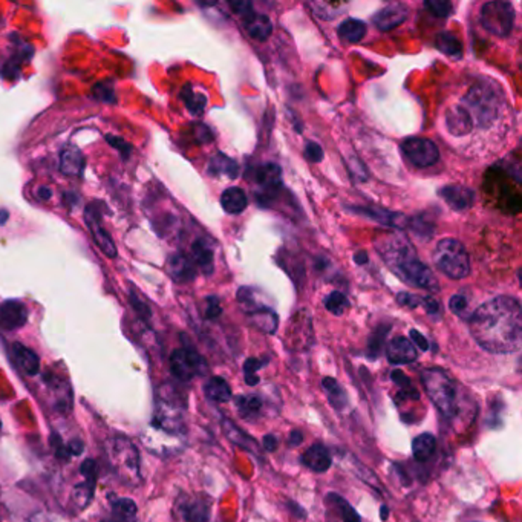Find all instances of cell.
Returning a JSON list of instances; mask_svg holds the SVG:
<instances>
[{"label": "cell", "mask_w": 522, "mask_h": 522, "mask_svg": "<svg viewBox=\"0 0 522 522\" xmlns=\"http://www.w3.org/2000/svg\"><path fill=\"white\" fill-rule=\"evenodd\" d=\"M94 485H95V481L92 480H85L82 484L77 485L74 499L78 507L89 506V502L92 501V497H94Z\"/></svg>", "instance_id": "cell-38"}, {"label": "cell", "mask_w": 522, "mask_h": 522, "mask_svg": "<svg viewBox=\"0 0 522 522\" xmlns=\"http://www.w3.org/2000/svg\"><path fill=\"white\" fill-rule=\"evenodd\" d=\"M104 522H109V521H104Z\"/></svg>", "instance_id": "cell-63"}, {"label": "cell", "mask_w": 522, "mask_h": 522, "mask_svg": "<svg viewBox=\"0 0 522 522\" xmlns=\"http://www.w3.org/2000/svg\"><path fill=\"white\" fill-rule=\"evenodd\" d=\"M112 513L113 518L118 522H137V504L132 499H113L112 501Z\"/></svg>", "instance_id": "cell-33"}, {"label": "cell", "mask_w": 522, "mask_h": 522, "mask_svg": "<svg viewBox=\"0 0 522 522\" xmlns=\"http://www.w3.org/2000/svg\"><path fill=\"white\" fill-rule=\"evenodd\" d=\"M197 137L199 139V143H209V141L213 139V135L207 126L204 125H198L197 126Z\"/></svg>", "instance_id": "cell-55"}, {"label": "cell", "mask_w": 522, "mask_h": 522, "mask_svg": "<svg viewBox=\"0 0 522 522\" xmlns=\"http://www.w3.org/2000/svg\"><path fill=\"white\" fill-rule=\"evenodd\" d=\"M192 262L198 265V268L210 276L215 270V249L209 239L199 237L192 245Z\"/></svg>", "instance_id": "cell-16"}, {"label": "cell", "mask_w": 522, "mask_h": 522, "mask_svg": "<svg viewBox=\"0 0 522 522\" xmlns=\"http://www.w3.org/2000/svg\"><path fill=\"white\" fill-rule=\"evenodd\" d=\"M83 449H85V445L80 440H73L69 445H66L68 456H74V455L78 456L80 454L83 452Z\"/></svg>", "instance_id": "cell-54"}, {"label": "cell", "mask_w": 522, "mask_h": 522, "mask_svg": "<svg viewBox=\"0 0 522 522\" xmlns=\"http://www.w3.org/2000/svg\"><path fill=\"white\" fill-rule=\"evenodd\" d=\"M449 308H450V311L456 316H466L467 309H468V300L463 294H455L450 297Z\"/></svg>", "instance_id": "cell-46"}, {"label": "cell", "mask_w": 522, "mask_h": 522, "mask_svg": "<svg viewBox=\"0 0 522 522\" xmlns=\"http://www.w3.org/2000/svg\"><path fill=\"white\" fill-rule=\"evenodd\" d=\"M254 181L259 184V187L263 190L265 197H270V193H274L282 184V173L280 167L278 164L267 163L254 170Z\"/></svg>", "instance_id": "cell-18"}, {"label": "cell", "mask_w": 522, "mask_h": 522, "mask_svg": "<svg viewBox=\"0 0 522 522\" xmlns=\"http://www.w3.org/2000/svg\"><path fill=\"white\" fill-rule=\"evenodd\" d=\"M435 45L445 56L450 58L459 60L463 57V43L452 32H440L435 39Z\"/></svg>", "instance_id": "cell-30"}, {"label": "cell", "mask_w": 522, "mask_h": 522, "mask_svg": "<svg viewBox=\"0 0 522 522\" xmlns=\"http://www.w3.org/2000/svg\"><path fill=\"white\" fill-rule=\"evenodd\" d=\"M239 415L245 420H256L262 414L263 402L258 395H239L235 398Z\"/></svg>", "instance_id": "cell-29"}, {"label": "cell", "mask_w": 522, "mask_h": 522, "mask_svg": "<svg viewBox=\"0 0 522 522\" xmlns=\"http://www.w3.org/2000/svg\"><path fill=\"white\" fill-rule=\"evenodd\" d=\"M509 123V103L499 85L483 80L467 89L456 104L449 106L445 125L450 137L498 134Z\"/></svg>", "instance_id": "cell-1"}, {"label": "cell", "mask_w": 522, "mask_h": 522, "mask_svg": "<svg viewBox=\"0 0 522 522\" xmlns=\"http://www.w3.org/2000/svg\"><path fill=\"white\" fill-rule=\"evenodd\" d=\"M184 409L185 404L181 395L167 385L163 386L156 395L152 428L172 435H182Z\"/></svg>", "instance_id": "cell-5"}, {"label": "cell", "mask_w": 522, "mask_h": 522, "mask_svg": "<svg viewBox=\"0 0 522 522\" xmlns=\"http://www.w3.org/2000/svg\"><path fill=\"white\" fill-rule=\"evenodd\" d=\"M397 302L403 305V306L417 308L423 304V297H420L417 294H411V293H398L397 294Z\"/></svg>", "instance_id": "cell-49"}, {"label": "cell", "mask_w": 522, "mask_h": 522, "mask_svg": "<svg viewBox=\"0 0 522 522\" xmlns=\"http://www.w3.org/2000/svg\"><path fill=\"white\" fill-rule=\"evenodd\" d=\"M313 8L316 15L321 17L323 20H333L342 14L348 8V4L344 2H313L309 5Z\"/></svg>", "instance_id": "cell-35"}, {"label": "cell", "mask_w": 522, "mask_h": 522, "mask_svg": "<svg viewBox=\"0 0 522 522\" xmlns=\"http://www.w3.org/2000/svg\"><path fill=\"white\" fill-rule=\"evenodd\" d=\"M244 26L250 37L254 40H259V42L267 40L273 31V23L270 20V17L265 14H258V13H251L249 15H245Z\"/></svg>", "instance_id": "cell-21"}, {"label": "cell", "mask_w": 522, "mask_h": 522, "mask_svg": "<svg viewBox=\"0 0 522 522\" xmlns=\"http://www.w3.org/2000/svg\"><path fill=\"white\" fill-rule=\"evenodd\" d=\"M206 317L209 318V321H213V318L219 317L220 313H223V308H220V304H219V299L216 296H210L206 299Z\"/></svg>", "instance_id": "cell-48"}, {"label": "cell", "mask_w": 522, "mask_h": 522, "mask_svg": "<svg viewBox=\"0 0 522 522\" xmlns=\"http://www.w3.org/2000/svg\"><path fill=\"white\" fill-rule=\"evenodd\" d=\"M85 167V159L82 152L77 147H65L61 150L60 154V172L69 175V176H75L80 175Z\"/></svg>", "instance_id": "cell-24"}, {"label": "cell", "mask_w": 522, "mask_h": 522, "mask_svg": "<svg viewBox=\"0 0 522 522\" xmlns=\"http://www.w3.org/2000/svg\"><path fill=\"white\" fill-rule=\"evenodd\" d=\"M421 305L424 306V309H426V313L429 316H432V317H437V316L441 314V305H440L438 300H435V299H432L429 296L428 297H423V304Z\"/></svg>", "instance_id": "cell-50"}, {"label": "cell", "mask_w": 522, "mask_h": 522, "mask_svg": "<svg viewBox=\"0 0 522 522\" xmlns=\"http://www.w3.org/2000/svg\"><path fill=\"white\" fill-rule=\"evenodd\" d=\"M323 389L326 395H328L330 404L335 411H344L349 406V398L347 391H344L343 386L337 382V380L333 377H326L323 378Z\"/></svg>", "instance_id": "cell-26"}, {"label": "cell", "mask_w": 522, "mask_h": 522, "mask_svg": "<svg viewBox=\"0 0 522 522\" xmlns=\"http://www.w3.org/2000/svg\"><path fill=\"white\" fill-rule=\"evenodd\" d=\"M424 8H428L432 14L438 17H449L454 11V5L447 0H428L424 2Z\"/></svg>", "instance_id": "cell-42"}, {"label": "cell", "mask_w": 522, "mask_h": 522, "mask_svg": "<svg viewBox=\"0 0 522 522\" xmlns=\"http://www.w3.org/2000/svg\"><path fill=\"white\" fill-rule=\"evenodd\" d=\"M471 333L475 342L493 354H509L521 348L522 314L516 299L493 297L478 306L471 316Z\"/></svg>", "instance_id": "cell-2"}, {"label": "cell", "mask_w": 522, "mask_h": 522, "mask_svg": "<svg viewBox=\"0 0 522 522\" xmlns=\"http://www.w3.org/2000/svg\"><path fill=\"white\" fill-rule=\"evenodd\" d=\"M220 206L228 215H239L249 206V198L241 187H228L220 197Z\"/></svg>", "instance_id": "cell-23"}, {"label": "cell", "mask_w": 522, "mask_h": 522, "mask_svg": "<svg viewBox=\"0 0 522 522\" xmlns=\"http://www.w3.org/2000/svg\"><path fill=\"white\" fill-rule=\"evenodd\" d=\"M92 94H94L97 100L103 101V103H115V101H117V100H115V87L111 82L97 83L94 86Z\"/></svg>", "instance_id": "cell-40"}, {"label": "cell", "mask_w": 522, "mask_h": 522, "mask_svg": "<svg viewBox=\"0 0 522 522\" xmlns=\"http://www.w3.org/2000/svg\"><path fill=\"white\" fill-rule=\"evenodd\" d=\"M170 371L181 382H189L207 373V361L193 348H180L172 352Z\"/></svg>", "instance_id": "cell-9"}, {"label": "cell", "mask_w": 522, "mask_h": 522, "mask_svg": "<svg viewBox=\"0 0 522 522\" xmlns=\"http://www.w3.org/2000/svg\"><path fill=\"white\" fill-rule=\"evenodd\" d=\"M251 323L256 326V328L261 330L262 333L267 334H274L278 330V314L270 309L268 306H259L254 311L249 313Z\"/></svg>", "instance_id": "cell-27"}, {"label": "cell", "mask_w": 522, "mask_h": 522, "mask_svg": "<svg viewBox=\"0 0 522 522\" xmlns=\"http://www.w3.org/2000/svg\"><path fill=\"white\" fill-rule=\"evenodd\" d=\"M130 304H132V306H134L135 313L141 318H143V321H147V318H150V314H152V313H150V306L144 302L143 297L139 296L137 290L130 291Z\"/></svg>", "instance_id": "cell-43"}, {"label": "cell", "mask_w": 522, "mask_h": 522, "mask_svg": "<svg viewBox=\"0 0 522 522\" xmlns=\"http://www.w3.org/2000/svg\"><path fill=\"white\" fill-rule=\"evenodd\" d=\"M207 170L211 176H225V178L235 180L239 175V166L235 159L228 158L224 154H218L210 159Z\"/></svg>", "instance_id": "cell-25"}, {"label": "cell", "mask_w": 522, "mask_h": 522, "mask_svg": "<svg viewBox=\"0 0 522 522\" xmlns=\"http://www.w3.org/2000/svg\"><path fill=\"white\" fill-rule=\"evenodd\" d=\"M13 356L15 359V363L19 366L25 374L31 377L37 375L40 371V360L39 356L28 347H25L22 343H14L13 344Z\"/></svg>", "instance_id": "cell-22"}, {"label": "cell", "mask_w": 522, "mask_h": 522, "mask_svg": "<svg viewBox=\"0 0 522 522\" xmlns=\"http://www.w3.org/2000/svg\"><path fill=\"white\" fill-rule=\"evenodd\" d=\"M100 202H92L89 207H86V224L89 227L94 241L97 247L108 256V258L113 259L117 258V247H115L112 237L109 233L106 232V228L101 225V209Z\"/></svg>", "instance_id": "cell-11"}, {"label": "cell", "mask_w": 522, "mask_h": 522, "mask_svg": "<svg viewBox=\"0 0 522 522\" xmlns=\"http://www.w3.org/2000/svg\"><path fill=\"white\" fill-rule=\"evenodd\" d=\"M352 211H356L359 215H363L366 218L375 219L378 223H382L387 227L394 228H404L408 225V218L397 211H389L380 207H352Z\"/></svg>", "instance_id": "cell-19"}, {"label": "cell", "mask_w": 522, "mask_h": 522, "mask_svg": "<svg viewBox=\"0 0 522 522\" xmlns=\"http://www.w3.org/2000/svg\"><path fill=\"white\" fill-rule=\"evenodd\" d=\"M8 218H10V211L6 209H0V225H5Z\"/></svg>", "instance_id": "cell-60"}, {"label": "cell", "mask_w": 522, "mask_h": 522, "mask_svg": "<svg viewBox=\"0 0 522 522\" xmlns=\"http://www.w3.org/2000/svg\"><path fill=\"white\" fill-rule=\"evenodd\" d=\"M304 155H305L308 161H311V163H321L323 156H325L323 149L321 147V144L314 143V141H308V143L305 144Z\"/></svg>", "instance_id": "cell-44"}, {"label": "cell", "mask_w": 522, "mask_h": 522, "mask_svg": "<svg viewBox=\"0 0 522 522\" xmlns=\"http://www.w3.org/2000/svg\"><path fill=\"white\" fill-rule=\"evenodd\" d=\"M408 19V8L402 4H391L374 15V23L380 31H391Z\"/></svg>", "instance_id": "cell-15"}, {"label": "cell", "mask_w": 522, "mask_h": 522, "mask_svg": "<svg viewBox=\"0 0 522 522\" xmlns=\"http://www.w3.org/2000/svg\"><path fill=\"white\" fill-rule=\"evenodd\" d=\"M0 430H2V421H0Z\"/></svg>", "instance_id": "cell-62"}, {"label": "cell", "mask_w": 522, "mask_h": 522, "mask_svg": "<svg viewBox=\"0 0 522 522\" xmlns=\"http://www.w3.org/2000/svg\"><path fill=\"white\" fill-rule=\"evenodd\" d=\"M386 513H387V515H389V511H387V507H382V519L383 521H386Z\"/></svg>", "instance_id": "cell-61"}, {"label": "cell", "mask_w": 522, "mask_h": 522, "mask_svg": "<svg viewBox=\"0 0 522 522\" xmlns=\"http://www.w3.org/2000/svg\"><path fill=\"white\" fill-rule=\"evenodd\" d=\"M167 271H169L170 278L184 284V282H192L197 278V270H194V263L190 258L182 253H173L169 261H167Z\"/></svg>", "instance_id": "cell-17"}, {"label": "cell", "mask_w": 522, "mask_h": 522, "mask_svg": "<svg viewBox=\"0 0 522 522\" xmlns=\"http://www.w3.org/2000/svg\"><path fill=\"white\" fill-rule=\"evenodd\" d=\"M433 263L450 279H464L471 274V259L464 245L454 237L441 239L433 250Z\"/></svg>", "instance_id": "cell-6"}, {"label": "cell", "mask_w": 522, "mask_h": 522, "mask_svg": "<svg viewBox=\"0 0 522 522\" xmlns=\"http://www.w3.org/2000/svg\"><path fill=\"white\" fill-rule=\"evenodd\" d=\"M354 261H356V263H359V265L366 263L368 262V253L363 251V250L357 251L356 254H354Z\"/></svg>", "instance_id": "cell-59"}, {"label": "cell", "mask_w": 522, "mask_h": 522, "mask_svg": "<svg viewBox=\"0 0 522 522\" xmlns=\"http://www.w3.org/2000/svg\"><path fill=\"white\" fill-rule=\"evenodd\" d=\"M389 330V328H387ZM386 328L385 330H377L374 333L373 337H371L369 340V344H368V351H369V356L371 357H377L380 349H382L383 347V342H385V335H386Z\"/></svg>", "instance_id": "cell-45"}, {"label": "cell", "mask_w": 522, "mask_h": 522, "mask_svg": "<svg viewBox=\"0 0 522 522\" xmlns=\"http://www.w3.org/2000/svg\"><path fill=\"white\" fill-rule=\"evenodd\" d=\"M325 308L334 316H343L348 311L349 300L340 291H333V293L325 297Z\"/></svg>", "instance_id": "cell-36"}, {"label": "cell", "mask_w": 522, "mask_h": 522, "mask_svg": "<svg viewBox=\"0 0 522 522\" xmlns=\"http://www.w3.org/2000/svg\"><path fill=\"white\" fill-rule=\"evenodd\" d=\"M408 224L411 230H414V233L417 235L420 239H430L433 235V224L428 223L426 219L415 218V219L408 220Z\"/></svg>", "instance_id": "cell-41"}, {"label": "cell", "mask_w": 522, "mask_h": 522, "mask_svg": "<svg viewBox=\"0 0 522 522\" xmlns=\"http://www.w3.org/2000/svg\"><path fill=\"white\" fill-rule=\"evenodd\" d=\"M181 99L185 103V108H187L189 112L194 115V117H199V115H202V112H204L206 104H207L206 95L194 92L192 86H184V89L181 92Z\"/></svg>", "instance_id": "cell-34"}, {"label": "cell", "mask_w": 522, "mask_h": 522, "mask_svg": "<svg viewBox=\"0 0 522 522\" xmlns=\"http://www.w3.org/2000/svg\"><path fill=\"white\" fill-rule=\"evenodd\" d=\"M386 357L392 365H408L417 360L418 352L409 339L395 337L387 343Z\"/></svg>", "instance_id": "cell-14"}, {"label": "cell", "mask_w": 522, "mask_h": 522, "mask_svg": "<svg viewBox=\"0 0 522 522\" xmlns=\"http://www.w3.org/2000/svg\"><path fill=\"white\" fill-rule=\"evenodd\" d=\"M207 522H210V521H207Z\"/></svg>", "instance_id": "cell-64"}, {"label": "cell", "mask_w": 522, "mask_h": 522, "mask_svg": "<svg viewBox=\"0 0 522 522\" xmlns=\"http://www.w3.org/2000/svg\"><path fill=\"white\" fill-rule=\"evenodd\" d=\"M302 441H304V435H302V432H299V430H293V432H291V433H290V438H288V443H290V446L297 447L299 445H302Z\"/></svg>", "instance_id": "cell-56"}, {"label": "cell", "mask_w": 522, "mask_h": 522, "mask_svg": "<svg viewBox=\"0 0 522 522\" xmlns=\"http://www.w3.org/2000/svg\"><path fill=\"white\" fill-rule=\"evenodd\" d=\"M409 335H411V342L414 343V347H415V344H417V347L421 351H428L429 349V342H428V339L424 337L423 334H420L417 330H412L409 333Z\"/></svg>", "instance_id": "cell-51"}, {"label": "cell", "mask_w": 522, "mask_h": 522, "mask_svg": "<svg viewBox=\"0 0 522 522\" xmlns=\"http://www.w3.org/2000/svg\"><path fill=\"white\" fill-rule=\"evenodd\" d=\"M204 394L209 400L215 403H227L232 400V387L225 382L223 377H213L210 378L204 386Z\"/></svg>", "instance_id": "cell-28"}, {"label": "cell", "mask_w": 522, "mask_h": 522, "mask_svg": "<svg viewBox=\"0 0 522 522\" xmlns=\"http://www.w3.org/2000/svg\"><path fill=\"white\" fill-rule=\"evenodd\" d=\"M330 501L334 504L335 507H337V511L340 513V518L343 522H361L359 513L354 510L351 504L344 498H342L340 495L331 493Z\"/></svg>", "instance_id": "cell-37"}, {"label": "cell", "mask_w": 522, "mask_h": 522, "mask_svg": "<svg viewBox=\"0 0 522 522\" xmlns=\"http://www.w3.org/2000/svg\"><path fill=\"white\" fill-rule=\"evenodd\" d=\"M230 6L233 8V11L236 14H241V15H249L251 14L253 11V5L250 2H230Z\"/></svg>", "instance_id": "cell-52"}, {"label": "cell", "mask_w": 522, "mask_h": 522, "mask_svg": "<svg viewBox=\"0 0 522 522\" xmlns=\"http://www.w3.org/2000/svg\"><path fill=\"white\" fill-rule=\"evenodd\" d=\"M377 251L398 278L408 285L435 293L440 290L435 274L426 263L418 259L408 237L403 235H387L377 242Z\"/></svg>", "instance_id": "cell-3"}, {"label": "cell", "mask_w": 522, "mask_h": 522, "mask_svg": "<svg viewBox=\"0 0 522 522\" xmlns=\"http://www.w3.org/2000/svg\"><path fill=\"white\" fill-rule=\"evenodd\" d=\"M402 150L406 158H408L415 167H418V169H424V167L437 164L440 159V150L437 144L428 138L404 139L402 144Z\"/></svg>", "instance_id": "cell-10"}, {"label": "cell", "mask_w": 522, "mask_h": 522, "mask_svg": "<svg viewBox=\"0 0 522 522\" xmlns=\"http://www.w3.org/2000/svg\"><path fill=\"white\" fill-rule=\"evenodd\" d=\"M392 380H394V382H395L398 386H400L402 389H406V391H411V389H414V387H411L409 378L406 377V375L402 373V371H394V373H392Z\"/></svg>", "instance_id": "cell-53"}, {"label": "cell", "mask_w": 522, "mask_h": 522, "mask_svg": "<svg viewBox=\"0 0 522 522\" xmlns=\"http://www.w3.org/2000/svg\"><path fill=\"white\" fill-rule=\"evenodd\" d=\"M421 380L424 391L440 414L447 420L456 418L461 412V387L455 380L441 368L424 369Z\"/></svg>", "instance_id": "cell-4"}, {"label": "cell", "mask_w": 522, "mask_h": 522, "mask_svg": "<svg viewBox=\"0 0 522 522\" xmlns=\"http://www.w3.org/2000/svg\"><path fill=\"white\" fill-rule=\"evenodd\" d=\"M26 322H28V309L19 300H6L0 305V328L2 330H19Z\"/></svg>", "instance_id": "cell-13"}, {"label": "cell", "mask_w": 522, "mask_h": 522, "mask_svg": "<svg viewBox=\"0 0 522 522\" xmlns=\"http://www.w3.org/2000/svg\"><path fill=\"white\" fill-rule=\"evenodd\" d=\"M437 440L430 433H421L412 441V454L417 461H428L435 454Z\"/></svg>", "instance_id": "cell-31"}, {"label": "cell", "mask_w": 522, "mask_h": 522, "mask_svg": "<svg viewBox=\"0 0 522 522\" xmlns=\"http://www.w3.org/2000/svg\"><path fill=\"white\" fill-rule=\"evenodd\" d=\"M37 194H39V199H42V201H49L51 197H52V190L49 187H45V185H43V187L39 189Z\"/></svg>", "instance_id": "cell-58"}, {"label": "cell", "mask_w": 522, "mask_h": 522, "mask_svg": "<svg viewBox=\"0 0 522 522\" xmlns=\"http://www.w3.org/2000/svg\"><path fill=\"white\" fill-rule=\"evenodd\" d=\"M263 446H265V449L270 450V452H273V450L278 447V438L274 437V435H271V433H270V435H265V438H263Z\"/></svg>", "instance_id": "cell-57"}, {"label": "cell", "mask_w": 522, "mask_h": 522, "mask_svg": "<svg viewBox=\"0 0 522 522\" xmlns=\"http://www.w3.org/2000/svg\"><path fill=\"white\" fill-rule=\"evenodd\" d=\"M106 141H108V143L112 147L117 149L123 158H129L130 156V154H132V146L129 143H126V141L123 139V138L113 137V135H106Z\"/></svg>", "instance_id": "cell-47"}, {"label": "cell", "mask_w": 522, "mask_h": 522, "mask_svg": "<svg viewBox=\"0 0 522 522\" xmlns=\"http://www.w3.org/2000/svg\"><path fill=\"white\" fill-rule=\"evenodd\" d=\"M302 463L311 468L313 472L317 473H323L328 471L333 464V459L330 455V450L326 449L323 445H313L311 447H308L305 452L302 454Z\"/></svg>", "instance_id": "cell-20"}, {"label": "cell", "mask_w": 522, "mask_h": 522, "mask_svg": "<svg viewBox=\"0 0 522 522\" xmlns=\"http://www.w3.org/2000/svg\"><path fill=\"white\" fill-rule=\"evenodd\" d=\"M339 35L349 43H359L366 34V23L359 19H347L339 26Z\"/></svg>", "instance_id": "cell-32"}, {"label": "cell", "mask_w": 522, "mask_h": 522, "mask_svg": "<svg viewBox=\"0 0 522 522\" xmlns=\"http://www.w3.org/2000/svg\"><path fill=\"white\" fill-rule=\"evenodd\" d=\"M109 456L113 471L123 481L135 484L139 481V455L130 440L115 437L109 447Z\"/></svg>", "instance_id": "cell-7"}, {"label": "cell", "mask_w": 522, "mask_h": 522, "mask_svg": "<svg viewBox=\"0 0 522 522\" xmlns=\"http://www.w3.org/2000/svg\"><path fill=\"white\" fill-rule=\"evenodd\" d=\"M267 363L265 360H259V359H249L244 363V377H245V382L247 385L250 386H256L259 383V375H258V371Z\"/></svg>", "instance_id": "cell-39"}, {"label": "cell", "mask_w": 522, "mask_h": 522, "mask_svg": "<svg viewBox=\"0 0 522 522\" xmlns=\"http://www.w3.org/2000/svg\"><path fill=\"white\" fill-rule=\"evenodd\" d=\"M480 20L485 31L497 35V37H507L513 31V25H515V10L509 2L495 0V2L483 5Z\"/></svg>", "instance_id": "cell-8"}, {"label": "cell", "mask_w": 522, "mask_h": 522, "mask_svg": "<svg viewBox=\"0 0 522 522\" xmlns=\"http://www.w3.org/2000/svg\"><path fill=\"white\" fill-rule=\"evenodd\" d=\"M438 194H440V198L455 211H463V210L471 209L475 201L473 190H471L461 184L445 185V187H441L438 190Z\"/></svg>", "instance_id": "cell-12"}]
</instances>
